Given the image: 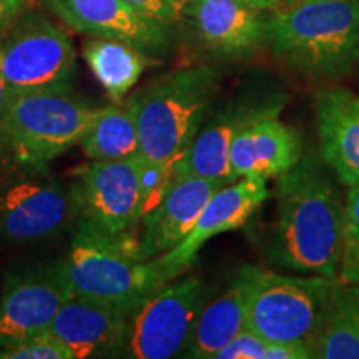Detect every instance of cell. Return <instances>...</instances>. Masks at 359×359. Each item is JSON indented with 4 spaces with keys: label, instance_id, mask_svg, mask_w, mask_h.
I'll return each mask as SVG.
<instances>
[{
    "label": "cell",
    "instance_id": "1",
    "mask_svg": "<svg viewBox=\"0 0 359 359\" xmlns=\"http://www.w3.org/2000/svg\"><path fill=\"white\" fill-rule=\"evenodd\" d=\"M338 177L308 151L276 180L278 222L269 262L290 271L338 278L343 257L344 201Z\"/></svg>",
    "mask_w": 359,
    "mask_h": 359
},
{
    "label": "cell",
    "instance_id": "2",
    "mask_svg": "<svg viewBox=\"0 0 359 359\" xmlns=\"http://www.w3.org/2000/svg\"><path fill=\"white\" fill-rule=\"evenodd\" d=\"M278 60L313 80H339L359 62V0H311L278 7L266 19Z\"/></svg>",
    "mask_w": 359,
    "mask_h": 359
},
{
    "label": "cell",
    "instance_id": "3",
    "mask_svg": "<svg viewBox=\"0 0 359 359\" xmlns=\"http://www.w3.org/2000/svg\"><path fill=\"white\" fill-rule=\"evenodd\" d=\"M219 88L208 65L168 72L130 98L137 116L140 155L175 165L212 114Z\"/></svg>",
    "mask_w": 359,
    "mask_h": 359
},
{
    "label": "cell",
    "instance_id": "4",
    "mask_svg": "<svg viewBox=\"0 0 359 359\" xmlns=\"http://www.w3.org/2000/svg\"><path fill=\"white\" fill-rule=\"evenodd\" d=\"M60 262L72 293L130 314L170 280L158 258L137 259L123 243L79 222Z\"/></svg>",
    "mask_w": 359,
    "mask_h": 359
},
{
    "label": "cell",
    "instance_id": "5",
    "mask_svg": "<svg viewBox=\"0 0 359 359\" xmlns=\"http://www.w3.org/2000/svg\"><path fill=\"white\" fill-rule=\"evenodd\" d=\"M95 110L72 92L13 97L0 120V150L22 168L47 170L79 145Z\"/></svg>",
    "mask_w": 359,
    "mask_h": 359
},
{
    "label": "cell",
    "instance_id": "6",
    "mask_svg": "<svg viewBox=\"0 0 359 359\" xmlns=\"http://www.w3.org/2000/svg\"><path fill=\"white\" fill-rule=\"evenodd\" d=\"M341 285L339 276H291L250 266L245 327L268 341L308 346Z\"/></svg>",
    "mask_w": 359,
    "mask_h": 359
},
{
    "label": "cell",
    "instance_id": "7",
    "mask_svg": "<svg viewBox=\"0 0 359 359\" xmlns=\"http://www.w3.org/2000/svg\"><path fill=\"white\" fill-rule=\"evenodd\" d=\"M74 43L69 34L40 13L27 12L0 42V74L13 97L35 92H72Z\"/></svg>",
    "mask_w": 359,
    "mask_h": 359
},
{
    "label": "cell",
    "instance_id": "8",
    "mask_svg": "<svg viewBox=\"0 0 359 359\" xmlns=\"http://www.w3.org/2000/svg\"><path fill=\"white\" fill-rule=\"evenodd\" d=\"M203 304L200 278L167 283L128 314L118 356L168 359L185 353Z\"/></svg>",
    "mask_w": 359,
    "mask_h": 359
},
{
    "label": "cell",
    "instance_id": "9",
    "mask_svg": "<svg viewBox=\"0 0 359 359\" xmlns=\"http://www.w3.org/2000/svg\"><path fill=\"white\" fill-rule=\"evenodd\" d=\"M137 156L115 161L90 160L74 170L69 188L80 223L120 241L127 251L142 219Z\"/></svg>",
    "mask_w": 359,
    "mask_h": 359
},
{
    "label": "cell",
    "instance_id": "10",
    "mask_svg": "<svg viewBox=\"0 0 359 359\" xmlns=\"http://www.w3.org/2000/svg\"><path fill=\"white\" fill-rule=\"evenodd\" d=\"M70 191L47 175L25 173L0 185V236L15 243L40 241L60 233L74 217Z\"/></svg>",
    "mask_w": 359,
    "mask_h": 359
},
{
    "label": "cell",
    "instance_id": "11",
    "mask_svg": "<svg viewBox=\"0 0 359 359\" xmlns=\"http://www.w3.org/2000/svg\"><path fill=\"white\" fill-rule=\"evenodd\" d=\"M45 4L70 29L123 42L147 57L165 55L172 47V25L151 19L123 0H45Z\"/></svg>",
    "mask_w": 359,
    "mask_h": 359
},
{
    "label": "cell",
    "instance_id": "12",
    "mask_svg": "<svg viewBox=\"0 0 359 359\" xmlns=\"http://www.w3.org/2000/svg\"><path fill=\"white\" fill-rule=\"evenodd\" d=\"M72 296L60 262L8 276L0 294V348L48 330Z\"/></svg>",
    "mask_w": 359,
    "mask_h": 359
},
{
    "label": "cell",
    "instance_id": "13",
    "mask_svg": "<svg viewBox=\"0 0 359 359\" xmlns=\"http://www.w3.org/2000/svg\"><path fill=\"white\" fill-rule=\"evenodd\" d=\"M286 103L281 93H266L233 102L203 123L191 145L175 163V175H191L223 183L231 182L230 147L238 130L263 116H280Z\"/></svg>",
    "mask_w": 359,
    "mask_h": 359
},
{
    "label": "cell",
    "instance_id": "14",
    "mask_svg": "<svg viewBox=\"0 0 359 359\" xmlns=\"http://www.w3.org/2000/svg\"><path fill=\"white\" fill-rule=\"evenodd\" d=\"M268 196L266 180L263 178H240L215 191L201 210L191 231L175 248L156 257L170 280L173 281L190 268L206 241L243 226Z\"/></svg>",
    "mask_w": 359,
    "mask_h": 359
},
{
    "label": "cell",
    "instance_id": "15",
    "mask_svg": "<svg viewBox=\"0 0 359 359\" xmlns=\"http://www.w3.org/2000/svg\"><path fill=\"white\" fill-rule=\"evenodd\" d=\"M228 183L191 175H175L163 200L140 219L130 251L137 259H154L175 248L191 231L210 196Z\"/></svg>",
    "mask_w": 359,
    "mask_h": 359
},
{
    "label": "cell",
    "instance_id": "16",
    "mask_svg": "<svg viewBox=\"0 0 359 359\" xmlns=\"http://www.w3.org/2000/svg\"><path fill=\"white\" fill-rule=\"evenodd\" d=\"M302 135L278 115L253 120L238 130L230 147L231 182L240 178H278L302 160Z\"/></svg>",
    "mask_w": 359,
    "mask_h": 359
},
{
    "label": "cell",
    "instance_id": "17",
    "mask_svg": "<svg viewBox=\"0 0 359 359\" xmlns=\"http://www.w3.org/2000/svg\"><path fill=\"white\" fill-rule=\"evenodd\" d=\"M185 15L210 50L245 58L266 42V17L243 0H190Z\"/></svg>",
    "mask_w": 359,
    "mask_h": 359
},
{
    "label": "cell",
    "instance_id": "18",
    "mask_svg": "<svg viewBox=\"0 0 359 359\" xmlns=\"http://www.w3.org/2000/svg\"><path fill=\"white\" fill-rule=\"evenodd\" d=\"M128 314L109 304L72 296L57 313L50 330L74 359L118 356Z\"/></svg>",
    "mask_w": 359,
    "mask_h": 359
},
{
    "label": "cell",
    "instance_id": "19",
    "mask_svg": "<svg viewBox=\"0 0 359 359\" xmlns=\"http://www.w3.org/2000/svg\"><path fill=\"white\" fill-rule=\"evenodd\" d=\"M321 156L343 185L359 183V95L327 88L314 97Z\"/></svg>",
    "mask_w": 359,
    "mask_h": 359
},
{
    "label": "cell",
    "instance_id": "20",
    "mask_svg": "<svg viewBox=\"0 0 359 359\" xmlns=\"http://www.w3.org/2000/svg\"><path fill=\"white\" fill-rule=\"evenodd\" d=\"M250 266L240 269L230 290L201 309L185 351L187 358L213 359L246 326Z\"/></svg>",
    "mask_w": 359,
    "mask_h": 359
},
{
    "label": "cell",
    "instance_id": "21",
    "mask_svg": "<svg viewBox=\"0 0 359 359\" xmlns=\"http://www.w3.org/2000/svg\"><path fill=\"white\" fill-rule=\"evenodd\" d=\"M79 145L88 160L95 161L125 160L140 154V137L132 103L97 109Z\"/></svg>",
    "mask_w": 359,
    "mask_h": 359
},
{
    "label": "cell",
    "instance_id": "22",
    "mask_svg": "<svg viewBox=\"0 0 359 359\" xmlns=\"http://www.w3.org/2000/svg\"><path fill=\"white\" fill-rule=\"evenodd\" d=\"M308 348L313 359H359V285L339 286Z\"/></svg>",
    "mask_w": 359,
    "mask_h": 359
},
{
    "label": "cell",
    "instance_id": "23",
    "mask_svg": "<svg viewBox=\"0 0 359 359\" xmlns=\"http://www.w3.org/2000/svg\"><path fill=\"white\" fill-rule=\"evenodd\" d=\"M83 58L111 102L120 103L137 85L148 57L123 42L92 37L83 45Z\"/></svg>",
    "mask_w": 359,
    "mask_h": 359
},
{
    "label": "cell",
    "instance_id": "24",
    "mask_svg": "<svg viewBox=\"0 0 359 359\" xmlns=\"http://www.w3.org/2000/svg\"><path fill=\"white\" fill-rule=\"evenodd\" d=\"M138 185H140L142 218L160 205L175 178V165L148 160L138 154Z\"/></svg>",
    "mask_w": 359,
    "mask_h": 359
},
{
    "label": "cell",
    "instance_id": "25",
    "mask_svg": "<svg viewBox=\"0 0 359 359\" xmlns=\"http://www.w3.org/2000/svg\"><path fill=\"white\" fill-rule=\"evenodd\" d=\"M0 359H74V354L48 327L19 343L0 348Z\"/></svg>",
    "mask_w": 359,
    "mask_h": 359
},
{
    "label": "cell",
    "instance_id": "26",
    "mask_svg": "<svg viewBox=\"0 0 359 359\" xmlns=\"http://www.w3.org/2000/svg\"><path fill=\"white\" fill-rule=\"evenodd\" d=\"M348 188L346 201H344V231L341 264L359 255V183Z\"/></svg>",
    "mask_w": 359,
    "mask_h": 359
},
{
    "label": "cell",
    "instance_id": "27",
    "mask_svg": "<svg viewBox=\"0 0 359 359\" xmlns=\"http://www.w3.org/2000/svg\"><path fill=\"white\" fill-rule=\"evenodd\" d=\"M123 2L137 8L138 12L145 13V15L158 22H163L167 25L177 24L185 17L173 0H123Z\"/></svg>",
    "mask_w": 359,
    "mask_h": 359
},
{
    "label": "cell",
    "instance_id": "28",
    "mask_svg": "<svg viewBox=\"0 0 359 359\" xmlns=\"http://www.w3.org/2000/svg\"><path fill=\"white\" fill-rule=\"evenodd\" d=\"M29 11L30 0H0V35L11 30Z\"/></svg>",
    "mask_w": 359,
    "mask_h": 359
},
{
    "label": "cell",
    "instance_id": "29",
    "mask_svg": "<svg viewBox=\"0 0 359 359\" xmlns=\"http://www.w3.org/2000/svg\"><path fill=\"white\" fill-rule=\"evenodd\" d=\"M339 280L349 285H359V255L341 264Z\"/></svg>",
    "mask_w": 359,
    "mask_h": 359
},
{
    "label": "cell",
    "instance_id": "30",
    "mask_svg": "<svg viewBox=\"0 0 359 359\" xmlns=\"http://www.w3.org/2000/svg\"><path fill=\"white\" fill-rule=\"evenodd\" d=\"M12 100H13L12 90L8 88L7 82L4 80L2 74H0V120H2V116L6 114V110L8 109V105H11Z\"/></svg>",
    "mask_w": 359,
    "mask_h": 359
},
{
    "label": "cell",
    "instance_id": "31",
    "mask_svg": "<svg viewBox=\"0 0 359 359\" xmlns=\"http://www.w3.org/2000/svg\"><path fill=\"white\" fill-rule=\"evenodd\" d=\"M245 4H248L250 7L257 8V11L266 12V11H275L283 4V0H243Z\"/></svg>",
    "mask_w": 359,
    "mask_h": 359
},
{
    "label": "cell",
    "instance_id": "32",
    "mask_svg": "<svg viewBox=\"0 0 359 359\" xmlns=\"http://www.w3.org/2000/svg\"><path fill=\"white\" fill-rule=\"evenodd\" d=\"M173 2L177 4V7L183 12V15H185V7L188 6V2H190V0H173Z\"/></svg>",
    "mask_w": 359,
    "mask_h": 359
},
{
    "label": "cell",
    "instance_id": "33",
    "mask_svg": "<svg viewBox=\"0 0 359 359\" xmlns=\"http://www.w3.org/2000/svg\"><path fill=\"white\" fill-rule=\"evenodd\" d=\"M302 2H311V0H283V6H290V4H302Z\"/></svg>",
    "mask_w": 359,
    "mask_h": 359
}]
</instances>
